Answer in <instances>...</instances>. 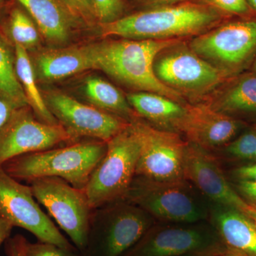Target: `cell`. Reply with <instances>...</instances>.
I'll return each mask as SVG.
<instances>
[{"label":"cell","mask_w":256,"mask_h":256,"mask_svg":"<svg viewBox=\"0 0 256 256\" xmlns=\"http://www.w3.org/2000/svg\"><path fill=\"white\" fill-rule=\"evenodd\" d=\"M223 14L216 10L192 2L150 8L122 16L110 23L98 24L102 37L130 40H181L196 36L218 25Z\"/></svg>","instance_id":"1"},{"label":"cell","mask_w":256,"mask_h":256,"mask_svg":"<svg viewBox=\"0 0 256 256\" xmlns=\"http://www.w3.org/2000/svg\"><path fill=\"white\" fill-rule=\"evenodd\" d=\"M180 40L120 38L92 44L94 69L136 90L154 92L186 104L183 96L160 82L154 72L158 54Z\"/></svg>","instance_id":"2"},{"label":"cell","mask_w":256,"mask_h":256,"mask_svg":"<svg viewBox=\"0 0 256 256\" xmlns=\"http://www.w3.org/2000/svg\"><path fill=\"white\" fill-rule=\"evenodd\" d=\"M107 142H76L60 148L28 153L8 160L3 170L18 181L41 178H63L84 190L92 172L105 156Z\"/></svg>","instance_id":"3"},{"label":"cell","mask_w":256,"mask_h":256,"mask_svg":"<svg viewBox=\"0 0 256 256\" xmlns=\"http://www.w3.org/2000/svg\"><path fill=\"white\" fill-rule=\"evenodd\" d=\"M192 184L185 178L156 180L136 176L124 201L140 207L153 218L172 224L204 222L210 206Z\"/></svg>","instance_id":"4"},{"label":"cell","mask_w":256,"mask_h":256,"mask_svg":"<svg viewBox=\"0 0 256 256\" xmlns=\"http://www.w3.org/2000/svg\"><path fill=\"white\" fill-rule=\"evenodd\" d=\"M140 143L130 124L107 142V151L84 188L94 210L124 200L134 176Z\"/></svg>","instance_id":"5"},{"label":"cell","mask_w":256,"mask_h":256,"mask_svg":"<svg viewBox=\"0 0 256 256\" xmlns=\"http://www.w3.org/2000/svg\"><path fill=\"white\" fill-rule=\"evenodd\" d=\"M154 224L148 212L124 200L96 210L87 246L79 256H122Z\"/></svg>","instance_id":"6"},{"label":"cell","mask_w":256,"mask_h":256,"mask_svg":"<svg viewBox=\"0 0 256 256\" xmlns=\"http://www.w3.org/2000/svg\"><path fill=\"white\" fill-rule=\"evenodd\" d=\"M154 72L166 86L194 101L204 100L228 79L182 40L158 54Z\"/></svg>","instance_id":"7"},{"label":"cell","mask_w":256,"mask_h":256,"mask_svg":"<svg viewBox=\"0 0 256 256\" xmlns=\"http://www.w3.org/2000/svg\"><path fill=\"white\" fill-rule=\"evenodd\" d=\"M38 203L48 210L60 229L82 254L88 240L94 210L84 190L74 188L63 178H41L28 182Z\"/></svg>","instance_id":"8"},{"label":"cell","mask_w":256,"mask_h":256,"mask_svg":"<svg viewBox=\"0 0 256 256\" xmlns=\"http://www.w3.org/2000/svg\"><path fill=\"white\" fill-rule=\"evenodd\" d=\"M188 46L229 78L256 56V20L217 25L194 37Z\"/></svg>","instance_id":"9"},{"label":"cell","mask_w":256,"mask_h":256,"mask_svg":"<svg viewBox=\"0 0 256 256\" xmlns=\"http://www.w3.org/2000/svg\"><path fill=\"white\" fill-rule=\"evenodd\" d=\"M0 216L13 226L28 230L38 242L54 244L66 250H78L38 206L30 185L12 178L2 166Z\"/></svg>","instance_id":"10"},{"label":"cell","mask_w":256,"mask_h":256,"mask_svg":"<svg viewBox=\"0 0 256 256\" xmlns=\"http://www.w3.org/2000/svg\"><path fill=\"white\" fill-rule=\"evenodd\" d=\"M140 143L136 176L156 180L184 176L186 143L178 132L160 129L136 116L130 122Z\"/></svg>","instance_id":"11"},{"label":"cell","mask_w":256,"mask_h":256,"mask_svg":"<svg viewBox=\"0 0 256 256\" xmlns=\"http://www.w3.org/2000/svg\"><path fill=\"white\" fill-rule=\"evenodd\" d=\"M48 110L74 142L82 138L108 142L129 126L126 120L58 90L42 92Z\"/></svg>","instance_id":"12"},{"label":"cell","mask_w":256,"mask_h":256,"mask_svg":"<svg viewBox=\"0 0 256 256\" xmlns=\"http://www.w3.org/2000/svg\"><path fill=\"white\" fill-rule=\"evenodd\" d=\"M202 222L154 224L122 256H178L210 249H226L213 226Z\"/></svg>","instance_id":"13"},{"label":"cell","mask_w":256,"mask_h":256,"mask_svg":"<svg viewBox=\"0 0 256 256\" xmlns=\"http://www.w3.org/2000/svg\"><path fill=\"white\" fill-rule=\"evenodd\" d=\"M73 142L60 124L42 122L30 106H24L15 110L0 130V166L16 156Z\"/></svg>","instance_id":"14"},{"label":"cell","mask_w":256,"mask_h":256,"mask_svg":"<svg viewBox=\"0 0 256 256\" xmlns=\"http://www.w3.org/2000/svg\"><path fill=\"white\" fill-rule=\"evenodd\" d=\"M184 176L212 204L232 207L242 213L248 205L229 184L216 160L190 142L185 148Z\"/></svg>","instance_id":"15"},{"label":"cell","mask_w":256,"mask_h":256,"mask_svg":"<svg viewBox=\"0 0 256 256\" xmlns=\"http://www.w3.org/2000/svg\"><path fill=\"white\" fill-rule=\"evenodd\" d=\"M186 112L178 128L188 142L204 149L228 143L238 132L240 124L232 116L203 102L185 104Z\"/></svg>","instance_id":"16"},{"label":"cell","mask_w":256,"mask_h":256,"mask_svg":"<svg viewBox=\"0 0 256 256\" xmlns=\"http://www.w3.org/2000/svg\"><path fill=\"white\" fill-rule=\"evenodd\" d=\"M30 58L36 80L43 82H56L94 69L92 44L35 50Z\"/></svg>","instance_id":"17"},{"label":"cell","mask_w":256,"mask_h":256,"mask_svg":"<svg viewBox=\"0 0 256 256\" xmlns=\"http://www.w3.org/2000/svg\"><path fill=\"white\" fill-rule=\"evenodd\" d=\"M212 225L229 252L256 256V226L242 212L224 205L210 206Z\"/></svg>","instance_id":"18"},{"label":"cell","mask_w":256,"mask_h":256,"mask_svg":"<svg viewBox=\"0 0 256 256\" xmlns=\"http://www.w3.org/2000/svg\"><path fill=\"white\" fill-rule=\"evenodd\" d=\"M36 23L50 47L66 46L74 23L58 0H15Z\"/></svg>","instance_id":"19"},{"label":"cell","mask_w":256,"mask_h":256,"mask_svg":"<svg viewBox=\"0 0 256 256\" xmlns=\"http://www.w3.org/2000/svg\"><path fill=\"white\" fill-rule=\"evenodd\" d=\"M130 106L141 118L160 129L178 132L186 108L180 104L154 92H138L126 96Z\"/></svg>","instance_id":"20"},{"label":"cell","mask_w":256,"mask_h":256,"mask_svg":"<svg viewBox=\"0 0 256 256\" xmlns=\"http://www.w3.org/2000/svg\"><path fill=\"white\" fill-rule=\"evenodd\" d=\"M203 102L228 116L256 112V74L242 77L223 87L220 86Z\"/></svg>","instance_id":"21"},{"label":"cell","mask_w":256,"mask_h":256,"mask_svg":"<svg viewBox=\"0 0 256 256\" xmlns=\"http://www.w3.org/2000/svg\"><path fill=\"white\" fill-rule=\"evenodd\" d=\"M0 32L14 47L15 45L23 47L28 53L38 48L40 30L28 12L20 4L11 6L8 5L0 18Z\"/></svg>","instance_id":"22"},{"label":"cell","mask_w":256,"mask_h":256,"mask_svg":"<svg viewBox=\"0 0 256 256\" xmlns=\"http://www.w3.org/2000/svg\"><path fill=\"white\" fill-rule=\"evenodd\" d=\"M84 92L90 105L130 122L138 116L130 106L127 98L110 82L88 77L84 84Z\"/></svg>","instance_id":"23"},{"label":"cell","mask_w":256,"mask_h":256,"mask_svg":"<svg viewBox=\"0 0 256 256\" xmlns=\"http://www.w3.org/2000/svg\"><path fill=\"white\" fill-rule=\"evenodd\" d=\"M15 70L18 82L34 114L42 122L60 124L46 105L42 92L37 86L36 74L30 53L23 47L15 45Z\"/></svg>","instance_id":"24"},{"label":"cell","mask_w":256,"mask_h":256,"mask_svg":"<svg viewBox=\"0 0 256 256\" xmlns=\"http://www.w3.org/2000/svg\"><path fill=\"white\" fill-rule=\"evenodd\" d=\"M0 92L20 107L28 106L26 96L15 70L14 47L0 32Z\"/></svg>","instance_id":"25"},{"label":"cell","mask_w":256,"mask_h":256,"mask_svg":"<svg viewBox=\"0 0 256 256\" xmlns=\"http://www.w3.org/2000/svg\"><path fill=\"white\" fill-rule=\"evenodd\" d=\"M74 23L87 26L97 24L94 8L90 0H58Z\"/></svg>","instance_id":"26"},{"label":"cell","mask_w":256,"mask_h":256,"mask_svg":"<svg viewBox=\"0 0 256 256\" xmlns=\"http://www.w3.org/2000/svg\"><path fill=\"white\" fill-rule=\"evenodd\" d=\"M98 24L110 23L122 18L124 12L122 0H90Z\"/></svg>","instance_id":"27"},{"label":"cell","mask_w":256,"mask_h":256,"mask_svg":"<svg viewBox=\"0 0 256 256\" xmlns=\"http://www.w3.org/2000/svg\"><path fill=\"white\" fill-rule=\"evenodd\" d=\"M226 152L236 158L256 162V132L244 133L227 146Z\"/></svg>","instance_id":"28"},{"label":"cell","mask_w":256,"mask_h":256,"mask_svg":"<svg viewBox=\"0 0 256 256\" xmlns=\"http://www.w3.org/2000/svg\"><path fill=\"white\" fill-rule=\"evenodd\" d=\"M78 250H69L54 245L38 242H30L28 240L26 245V256H79Z\"/></svg>","instance_id":"29"},{"label":"cell","mask_w":256,"mask_h":256,"mask_svg":"<svg viewBox=\"0 0 256 256\" xmlns=\"http://www.w3.org/2000/svg\"><path fill=\"white\" fill-rule=\"evenodd\" d=\"M203 4L216 10L222 14L246 15L252 10L246 0H201Z\"/></svg>","instance_id":"30"},{"label":"cell","mask_w":256,"mask_h":256,"mask_svg":"<svg viewBox=\"0 0 256 256\" xmlns=\"http://www.w3.org/2000/svg\"><path fill=\"white\" fill-rule=\"evenodd\" d=\"M28 240L22 235H16L6 242V252L8 256H26Z\"/></svg>","instance_id":"31"},{"label":"cell","mask_w":256,"mask_h":256,"mask_svg":"<svg viewBox=\"0 0 256 256\" xmlns=\"http://www.w3.org/2000/svg\"><path fill=\"white\" fill-rule=\"evenodd\" d=\"M20 108L21 107L10 100L9 98L0 92V130L9 120L10 117L12 116L15 110Z\"/></svg>","instance_id":"32"},{"label":"cell","mask_w":256,"mask_h":256,"mask_svg":"<svg viewBox=\"0 0 256 256\" xmlns=\"http://www.w3.org/2000/svg\"><path fill=\"white\" fill-rule=\"evenodd\" d=\"M239 180L256 183V162L254 164L240 166L234 171Z\"/></svg>","instance_id":"33"},{"label":"cell","mask_w":256,"mask_h":256,"mask_svg":"<svg viewBox=\"0 0 256 256\" xmlns=\"http://www.w3.org/2000/svg\"><path fill=\"white\" fill-rule=\"evenodd\" d=\"M238 188L244 196L252 202V204L256 205V183L239 180Z\"/></svg>","instance_id":"34"},{"label":"cell","mask_w":256,"mask_h":256,"mask_svg":"<svg viewBox=\"0 0 256 256\" xmlns=\"http://www.w3.org/2000/svg\"><path fill=\"white\" fill-rule=\"evenodd\" d=\"M143 6L148 9L150 8H161V6H171L180 4V3L190 2V0H139Z\"/></svg>","instance_id":"35"},{"label":"cell","mask_w":256,"mask_h":256,"mask_svg":"<svg viewBox=\"0 0 256 256\" xmlns=\"http://www.w3.org/2000/svg\"><path fill=\"white\" fill-rule=\"evenodd\" d=\"M13 228L14 226L11 224L0 216V246L10 238Z\"/></svg>","instance_id":"36"},{"label":"cell","mask_w":256,"mask_h":256,"mask_svg":"<svg viewBox=\"0 0 256 256\" xmlns=\"http://www.w3.org/2000/svg\"><path fill=\"white\" fill-rule=\"evenodd\" d=\"M229 252L226 249H210V250H201V252H188L178 256H222Z\"/></svg>","instance_id":"37"},{"label":"cell","mask_w":256,"mask_h":256,"mask_svg":"<svg viewBox=\"0 0 256 256\" xmlns=\"http://www.w3.org/2000/svg\"><path fill=\"white\" fill-rule=\"evenodd\" d=\"M244 213L249 217L256 226V205L248 204Z\"/></svg>","instance_id":"38"},{"label":"cell","mask_w":256,"mask_h":256,"mask_svg":"<svg viewBox=\"0 0 256 256\" xmlns=\"http://www.w3.org/2000/svg\"><path fill=\"white\" fill-rule=\"evenodd\" d=\"M6 6H8V4H6V1L5 0H0V18L4 14Z\"/></svg>","instance_id":"39"},{"label":"cell","mask_w":256,"mask_h":256,"mask_svg":"<svg viewBox=\"0 0 256 256\" xmlns=\"http://www.w3.org/2000/svg\"><path fill=\"white\" fill-rule=\"evenodd\" d=\"M246 1L250 9L256 12V0H246Z\"/></svg>","instance_id":"40"},{"label":"cell","mask_w":256,"mask_h":256,"mask_svg":"<svg viewBox=\"0 0 256 256\" xmlns=\"http://www.w3.org/2000/svg\"><path fill=\"white\" fill-rule=\"evenodd\" d=\"M252 70H254V73L256 75V57L254 60V64H252Z\"/></svg>","instance_id":"41"},{"label":"cell","mask_w":256,"mask_h":256,"mask_svg":"<svg viewBox=\"0 0 256 256\" xmlns=\"http://www.w3.org/2000/svg\"><path fill=\"white\" fill-rule=\"evenodd\" d=\"M222 256H239L238 254H232V252H227V254H224V255Z\"/></svg>","instance_id":"42"}]
</instances>
